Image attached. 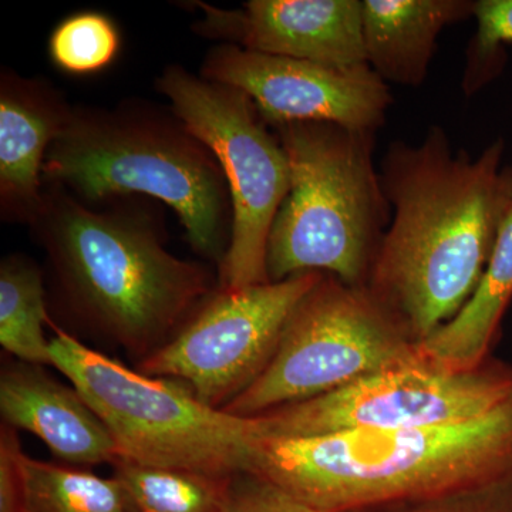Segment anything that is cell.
Listing matches in <instances>:
<instances>
[{
  "label": "cell",
  "mask_w": 512,
  "mask_h": 512,
  "mask_svg": "<svg viewBox=\"0 0 512 512\" xmlns=\"http://www.w3.org/2000/svg\"><path fill=\"white\" fill-rule=\"evenodd\" d=\"M504 147L498 138L471 157L434 126L417 146L393 141L384 154L392 221L366 288L417 345L464 308L483 278L511 200Z\"/></svg>",
  "instance_id": "6da1fadb"
},
{
  "label": "cell",
  "mask_w": 512,
  "mask_h": 512,
  "mask_svg": "<svg viewBox=\"0 0 512 512\" xmlns=\"http://www.w3.org/2000/svg\"><path fill=\"white\" fill-rule=\"evenodd\" d=\"M318 512H359L512 478V400L466 423L259 437L245 473Z\"/></svg>",
  "instance_id": "7a4b0ae2"
},
{
  "label": "cell",
  "mask_w": 512,
  "mask_h": 512,
  "mask_svg": "<svg viewBox=\"0 0 512 512\" xmlns=\"http://www.w3.org/2000/svg\"><path fill=\"white\" fill-rule=\"evenodd\" d=\"M29 227L77 316L138 360L214 293L210 271L171 254L146 210H90L47 184Z\"/></svg>",
  "instance_id": "3957f363"
},
{
  "label": "cell",
  "mask_w": 512,
  "mask_h": 512,
  "mask_svg": "<svg viewBox=\"0 0 512 512\" xmlns=\"http://www.w3.org/2000/svg\"><path fill=\"white\" fill-rule=\"evenodd\" d=\"M43 183L84 204L141 194L180 218L185 238L220 266L232 229L227 181L214 154L173 110L127 100L113 109H74L49 147Z\"/></svg>",
  "instance_id": "277c9868"
},
{
  "label": "cell",
  "mask_w": 512,
  "mask_h": 512,
  "mask_svg": "<svg viewBox=\"0 0 512 512\" xmlns=\"http://www.w3.org/2000/svg\"><path fill=\"white\" fill-rule=\"evenodd\" d=\"M269 127L291 170V187L269 234V281L322 272L366 286L392 221L373 161L376 134L326 121Z\"/></svg>",
  "instance_id": "5b68a950"
},
{
  "label": "cell",
  "mask_w": 512,
  "mask_h": 512,
  "mask_svg": "<svg viewBox=\"0 0 512 512\" xmlns=\"http://www.w3.org/2000/svg\"><path fill=\"white\" fill-rule=\"evenodd\" d=\"M49 326L52 366L106 424L123 461L215 476L245 473L254 417L207 406L188 387L128 369L52 320Z\"/></svg>",
  "instance_id": "8992f818"
},
{
  "label": "cell",
  "mask_w": 512,
  "mask_h": 512,
  "mask_svg": "<svg viewBox=\"0 0 512 512\" xmlns=\"http://www.w3.org/2000/svg\"><path fill=\"white\" fill-rule=\"evenodd\" d=\"M419 360L417 343L366 286L323 274L286 320L264 373L222 410L258 416Z\"/></svg>",
  "instance_id": "52a82bcc"
},
{
  "label": "cell",
  "mask_w": 512,
  "mask_h": 512,
  "mask_svg": "<svg viewBox=\"0 0 512 512\" xmlns=\"http://www.w3.org/2000/svg\"><path fill=\"white\" fill-rule=\"evenodd\" d=\"M158 92L188 130L214 154L232 205L231 239L218 266V289L268 284L266 251L279 208L291 187L284 147L247 94L195 76L173 64L157 79Z\"/></svg>",
  "instance_id": "ba28073f"
},
{
  "label": "cell",
  "mask_w": 512,
  "mask_h": 512,
  "mask_svg": "<svg viewBox=\"0 0 512 512\" xmlns=\"http://www.w3.org/2000/svg\"><path fill=\"white\" fill-rule=\"evenodd\" d=\"M512 400V365L488 357L461 372L419 362L254 416L256 436L312 437L466 423Z\"/></svg>",
  "instance_id": "9c48e42d"
},
{
  "label": "cell",
  "mask_w": 512,
  "mask_h": 512,
  "mask_svg": "<svg viewBox=\"0 0 512 512\" xmlns=\"http://www.w3.org/2000/svg\"><path fill=\"white\" fill-rule=\"evenodd\" d=\"M305 272L281 282L212 293L138 372L188 384L200 402L224 409L264 373L295 306L322 278Z\"/></svg>",
  "instance_id": "30bf717a"
},
{
  "label": "cell",
  "mask_w": 512,
  "mask_h": 512,
  "mask_svg": "<svg viewBox=\"0 0 512 512\" xmlns=\"http://www.w3.org/2000/svg\"><path fill=\"white\" fill-rule=\"evenodd\" d=\"M201 76L247 94L268 126L326 121L376 134L393 103L367 64L338 69L224 43L208 52Z\"/></svg>",
  "instance_id": "8fae6325"
},
{
  "label": "cell",
  "mask_w": 512,
  "mask_h": 512,
  "mask_svg": "<svg viewBox=\"0 0 512 512\" xmlns=\"http://www.w3.org/2000/svg\"><path fill=\"white\" fill-rule=\"evenodd\" d=\"M192 29L262 55L349 69L366 64L362 0H251L222 9L204 2Z\"/></svg>",
  "instance_id": "7c38bea8"
},
{
  "label": "cell",
  "mask_w": 512,
  "mask_h": 512,
  "mask_svg": "<svg viewBox=\"0 0 512 512\" xmlns=\"http://www.w3.org/2000/svg\"><path fill=\"white\" fill-rule=\"evenodd\" d=\"M3 423L35 434L57 458L72 466H116L119 446L103 420L76 387L67 386L43 366L13 362L0 373Z\"/></svg>",
  "instance_id": "4fadbf2b"
},
{
  "label": "cell",
  "mask_w": 512,
  "mask_h": 512,
  "mask_svg": "<svg viewBox=\"0 0 512 512\" xmlns=\"http://www.w3.org/2000/svg\"><path fill=\"white\" fill-rule=\"evenodd\" d=\"M70 107L52 84L3 72L0 77V211L3 220L35 218L43 197V165L66 126Z\"/></svg>",
  "instance_id": "5bb4252c"
},
{
  "label": "cell",
  "mask_w": 512,
  "mask_h": 512,
  "mask_svg": "<svg viewBox=\"0 0 512 512\" xmlns=\"http://www.w3.org/2000/svg\"><path fill=\"white\" fill-rule=\"evenodd\" d=\"M366 64L384 83L420 87L447 26L474 18L477 0H362Z\"/></svg>",
  "instance_id": "9a60e30c"
},
{
  "label": "cell",
  "mask_w": 512,
  "mask_h": 512,
  "mask_svg": "<svg viewBox=\"0 0 512 512\" xmlns=\"http://www.w3.org/2000/svg\"><path fill=\"white\" fill-rule=\"evenodd\" d=\"M510 177L512 185L511 171ZM511 302L512 190L497 244L480 284L450 322L417 345L421 362L451 372L480 366L491 356Z\"/></svg>",
  "instance_id": "2e32d148"
},
{
  "label": "cell",
  "mask_w": 512,
  "mask_h": 512,
  "mask_svg": "<svg viewBox=\"0 0 512 512\" xmlns=\"http://www.w3.org/2000/svg\"><path fill=\"white\" fill-rule=\"evenodd\" d=\"M45 279L35 262L9 255L0 264V343L29 365L52 366L45 299Z\"/></svg>",
  "instance_id": "e0dca14e"
},
{
  "label": "cell",
  "mask_w": 512,
  "mask_h": 512,
  "mask_svg": "<svg viewBox=\"0 0 512 512\" xmlns=\"http://www.w3.org/2000/svg\"><path fill=\"white\" fill-rule=\"evenodd\" d=\"M113 477L140 512H225L237 476L120 461Z\"/></svg>",
  "instance_id": "ac0fdd59"
},
{
  "label": "cell",
  "mask_w": 512,
  "mask_h": 512,
  "mask_svg": "<svg viewBox=\"0 0 512 512\" xmlns=\"http://www.w3.org/2000/svg\"><path fill=\"white\" fill-rule=\"evenodd\" d=\"M30 512H140L117 478L25 454Z\"/></svg>",
  "instance_id": "d6986e66"
},
{
  "label": "cell",
  "mask_w": 512,
  "mask_h": 512,
  "mask_svg": "<svg viewBox=\"0 0 512 512\" xmlns=\"http://www.w3.org/2000/svg\"><path fill=\"white\" fill-rule=\"evenodd\" d=\"M119 29L109 16L82 12L62 20L49 39V55L60 70L92 74L109 67L119 55Z\"/></svg>",
  "instance_id": "ffe728a7"
},
{
  "label": "cell",
  "mask_w": 512,
  "mask_h": 512,
  "mask_svg": "<svg viewBox=\"0 0 512 512\" xmlns=\"http://www.w3.org/2000/svg\"><path fill=\"white\" fill-rule=\"evenodd\" d=\"M477 33L471 40L464 70L463 89L477 93L505 66L504 45L512 43V0H477Z\"/></svg>",
  "instance_id": "44dd1931"
},
{
  "label": "cell",
  "mask_w": 512,
  "mask_h": 512,
  "mask_svg": "<svg viewBox=\"0 0 512 512\" xmlns=\"http://www.w3.org/2000/svg\"><path fill=\"white\" fill-rule=\"evenodd\" d=\"M359 512H512V478L471 490Z\"/></svg>",
  "instance_id": "7402d4cb"
},
{
  "label": "cell",
  "mask_w": 512,
  "mask_h": 512,
  "mask_svg": "<svg viewBox=\"0 0 512 512\" xmlns=\"http://www.w3.org/2000/svg\"><path fill=\"white\" fill-rule=\"evenodd\" d=\"M18 430L0 426V512H30Z\"/></svg>",
  "instance_id": "603a6c76"
},
{
  "label": "cell",
  "mask_w": 512,
  "mask_h": 512,
  "mask_svg": "<svg viewBox=\"0 0 512 512\" xmlns=\"http://www.w3.org/2000/svg\"><path fill=\"white\" fill-rule=\"evenodd\" d=\"M225 512H318L295 500L281 488L248 474H239L232 485Z\"/></svg>",
  "instance_id": "cb8c5ba5"
},
{
  "label": "cell",
  "mask_w": 512,
  "mask_h": 512,
  "mask_svg": "<svg viewBox=\"0 0 512 512\" xmlns=\"http://www.w3.org/2000/svg\"><path fill=\"white\" fill-rule=\"evenodd\" d=\"M510 171H511V174H512V165H510Z\"/></svg>",
  "instance_id": "d4e9b609"
}]
</instances>
